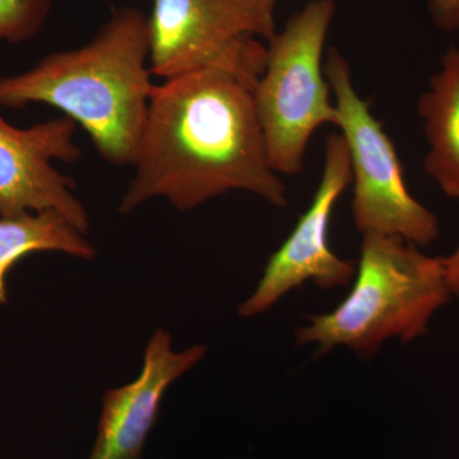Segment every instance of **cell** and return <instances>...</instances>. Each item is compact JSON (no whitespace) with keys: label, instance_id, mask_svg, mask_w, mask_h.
Here are the masks:
<instances>
[{"label":"cell","instance_id":"6da1fadb","mask_svg":"<svg viewBox=\"0 0 459 459\" xmlns=\"http://www.w3.org/2000/svg\"><path fill=\"white\" fill-rule=\"evenodd\" d=\"M265 56L267 45L256 40L221 63L156 84L120 213L159 197L186 212L232 190L286 207L255 101Z\"/></svg>","mask_w":459,"mask_h":459},{"label":"cell","instance_id":"7a4b0ae2","mask_svg":"<svg viewBox=\"0 0 459 459\" xmlns=\"http://www.w3.org/2000/svg\"><path fill=\"white\" fill-rule=\"evenodd\" d=\"M148 57V17L137 8L117 9L83 47L0 78V107L59 108L82 126L108 164L134 165L156 87Z\"/></svg>","mask_w":459,"mask_h":459},{"label":"cell","instance_id":"3957f363","mask_svg":"<svg viewBox=\"0 0 459 459\" xmlns=\"http://www.w3.org/2000/svg\"><path fill=\"white\" fill-rule=\"evenodd\" d=\"M351 291L336 309L307 316L298 346L325 353L347 347L368 358L383 343H407L427 333L434 314L451 300L443 258L388 235H362Z\"/></svg>","mask_w":459,"mask_h":459},{"label":"cell","instance_id":"277c9868","mask_svg":"<svg viewBox=\"0 0 459 459\" xmlns=\"http://www.w3.org/2000/svg\"><path fill=\"white\" fill-rule=\"evenodd\" d=\"M334 14V0H309L267 42L255 101L268 160L279 175L301 174L314 133L337 126L336 104L325 74Z\"/></svg>","mask_w":459,"mask_h":459},{"label":"cell","instance_id":"5b68a950","mask_svg":"<svg viewBox=\"0 0 459 459\" xmlns=\"http://www.w3.org/2000/svg\"><path fill=\"white\" fill-rule=\"evenodd\" d=\"M325 74L338 113L351 165L352 217L361 235H388L425 247L440 235L434 212L406 186L394 141L355 89L351 66L337 48H328Z\"/></svg>","mask_w":459,"mask_h":459},{"label":"cell","instance_id":"8992f818","mask_svg":"<svg viewBox=\"0 0 459 459\" xmlns=\"http://www.w3.org/2000/svg\"><path fill=\"white\" fill-rule=\"evenodd\" d=\"M279 0H153L151 72L162 80L221 63L276 35Z\"/></svg>","mask_w":459,"mask_h":459},{"label":"cell","instance_id":"52a82bcc","mask_svg":"<svg viewBox=\"0 0 459 459\" xmlns=\"http://www.w3.org/2000/svg\"><path fill=\"white\" fill-rule=\"evenodd\" d=\"M351 179L343 137L340 133L331 134L325 143L322 177L312 204L285 243L272 255L255 292L238 307L240 316H261L307 281L328 290L351 282L355 265L340 258L329 246L332 214L344 190L351 186Z\"/></svg>","mask_w":459,"mask_h":459},{"label":"cell","instance_id":"ba28073f","mask_svg":"<svg viewBox=\"0 0 459 459\" xmlns=\"http://www.w3.org/2000/svg\"><path fill=\"white\" fill-rule=\"evenodd\" d=\"M77 123L63 117L21 129L0 114V217L56 211L89 235L90 217L75 197V181L60 174L54 160L74 164Z\"/></svg>","mask_w":459,"mask_h":459},{"label":"cell","instance_id":"9c48e42d","mask_svg":"<svg viewBox=\"0 0 459 459\" xmlns=\"http://www.w3.org/2000/svg\"><path fill=\"white\" fill-rule=\"evenodd\" d=\"M170 332L156 329L144 351L137 379L110 389L102 400L98 434L89 459H142L148 435L172 383L204 360L207 347L174 351Z\"/></svg>","mask_w":459,"mask_h":459},{"label":"cell","instance_id":"30bf717a","mask_svg":"<svg viewBox=\"0 0 459 459\" xmlns=\"http://www.w3.org/2000/svg\"><path fill=\"white\" fill-rule=\"evenodd\" d=\"M427 155L425 172L444 195L459 201V47L452 45L440 57L418 101Z\"/></svg>","mask_w":459,"mask_h":459},{"label":"cell","instance_id":"8fae6325","mask_svg":"<svg viewBox=\"0 0 459 459\" xmlns=\"http://www.w3.org/2000/svg\"><path fill=\"white\" fill-rule=\"evenodd\" d=\"M86 237L56 211L0 217V305L8 303L7 276L17 262L38 252L92 261L96 249Z\"/></svg>","mask_w":459,"mask_h":459},{"label":"cell","instance_id":"7c38bea8","mask_svg":"<svg viewBox=\"0 0 459 459\" xmlns=\"http://www.w3.org/2000/svg\"><path fill=\"white\" fill-rule=\"evenodd\" d=\"M53 4L54 0H0V41L31 40L47 22Z\"/></svg>","mask_w":459,"mask_h":459},{"label":"cell","instance_id":"4fadbf2b","mask_svg":"<svg viewBox=\"0 0 459 459\" xmlns=\"http://www.w3.org/2000/svg\"><path fill=\"white\" fill-rule=\"evenodd\" d=\"M428 12L440 31H459V0H428Z\"/></svg>","mask_w":459,"mask_h":459},{"label":"cell","instance_id":"5bb4252c","mask_svg":"<svg viewBox=\"0 0 459 459\" xmlns=\"http://www.w3.org/2000/svg\"><path fill=\"white\" fill-rule=\"evenodd\" d=\"M443 264L449 294L459 300V247L451 255L443 256Z\"/></svg>","mask_w":459,"mask_h":459}]
</instances>
